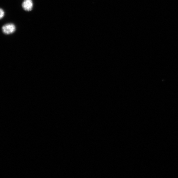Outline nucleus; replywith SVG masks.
<instances>
[{
  "instance_id": "1",
  "label": "nucleus",
  "mask_w": 178,
  "mask_h": 178,
  "mask_svg": "<svg viewBox=\"0 0 178 178\" xmlns=\"http://www.w3.org/2000/svg\"><path fill=\"white\" fill-rule=\"evenodd\" d=\"M16 26L13 23H7L3 26L2 28L3 33L5 34H13L16 31Z\"/></svg>"
},
{
  "instance_id": "2",
  "label": "nucleus",
  "mask_w": 178,
  "mask_h": 178,
  "mask_svg": "<svg viewBox=\"0 0 178 178\" xmlns=\"http://www.w3.org/2000/svg\"><path fill=\"white\" fill-rule=\"evenodd\" d=\"M22 7L23 10L26 11H31L33 7L32 0H24L22 3Z\"/></svg>"
},
{
  "instance_id": "3",
  "label": "nucleus",
  "mask_w": 178,
  "mask_h": 178,
  "mask_svg": "<svg viewBox=\"0 0 178 178\" xmlns=\"http://www.w3.org/2000/svg\"><path fill=\"white\" fill-rule=\"evenodd\" d=\"M0 14H1V15H0V18H1V19L2 18L4 17L5 14L4 10L2 9H1V10H0Z\"/></svg>"
}]
</instances>
